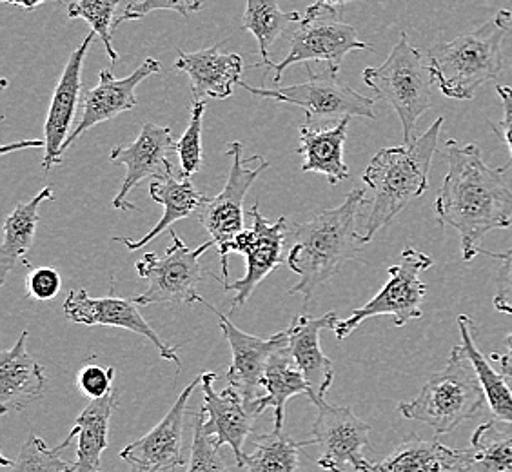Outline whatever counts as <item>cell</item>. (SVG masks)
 Segmentation results:
<instances>
[{"instance_id": "1", "label": "cell", "mask_w": 512, "mask_h": 472, "mask_svg": "<svg viewBox=\"0 0 512 472\" xmlns=\"http://www.w3.org/2000/svg\"><path fill=\"white\" fill-rule=\"evenodd\" d=\"M449 171L440 187L434 209L442 226H451L460 235L465 262L480 255L483 236L496 229L512 227V189L505 184L502 168L483 162L476 144L460 146L447 140Z\"/></svg>"}, {"instance_id": "2", "label": "cell", "mask_w": 512, "mask_h": 472, "mask_svg": "<svg viewBox=\"0 0 512 472\" xmlns=\"http://www.w3.org/2000/svg\"><path fill=\"white\" fill-rule=\"evenodd\" d=\"M365 202L364 189H353L340 206L289 227L295 244L289 249L287 266L298 275V282L287 291L289 295H302L309 302L318 287L360 255L364 242L356 233V218Z\"/></svg>"}, {"instance_id": "3", "label": "cell", "mask_w": 512, "mask_h": 472, "mask_svg": "<svg viewBox=\"0 0 512 472\" xmlns=\"http://www.w3.org/2000/svg\"><path fill=\"white\" fill-rule=\"evenodd\" d=\"M444 118H436L422 137L398 148H385L371 158L365 168V186L373 191L369 217L362 242L369 244L400 211L429 189V173L438 149Z\"/></svg>"}, {"instance_id": "4", "label": "cell", "mask_w": 512, "mask_h": 472, "mask_svg": "<svg viewBox=\"0 0 512 472\" xmlns=\"http://www.w3.org/2000/svg\"><path fill=\"white\" fill-rule=\"evenodd\" d=\"M512 11L500 10L480 28L429 50L434 86L447 99L473 100L476 91L502 73L503 40L511 30Z\"/></svg>"}, {"instance_id": "5", "label": "cell", "mask_w": 512, "mask_h": 472, "mask_svg": "<svg viewBox=\"0 0 512 472\" xmlns=\"http://www.w3.org/2000/svg\"><path fill=\"white\" fill-rule=\"evenodd\" d=\"M487 402L480 376L463 345H456L444 369L429 376L422 391L398 405L407 420L433 427L434 433L451 434L473 420Z\"/></svg>"}, {"instance_id": "6", "label": "cell", "mask_w": 512, "mask_h": 472, "mask_svg": "<svg viewBox=\"0 0 512 472\" xmlns=\"http://www.w3.org/2000/svg\"><path fill=\"white\" fill-rule=\"evenodd\" d=\"M362 79L378 99L385 100L396 111L404 131L405 144L414 140L418 118L433 104V77L425 66L422 51L411 46L402 33L389 57L376 68H365Z\"/></svg>"}, {"instance_id": "7", "label": "cell", "mask_w": 512, "mask_h": 472, "mask_svg": "<svg viewBox=\"0 0 512 472\" xmlns=\"http://www.w3.org/2000/svg\"><path fill=\"white\" fill-rule=\"evenodd\" d=\"M307 77L302 84L286 88H253L244 80L238 82L240 88L260 99L291 104L306 111L307 124L315 122H338L345 117H364L375 120V100L360 95L338 79V69H325L315 73L306 62Z\"/></svg>"}, {"instance_id": "8", "label": "cell", "mask_w": 512, "mask_h": 472, "mask_svg": "<svg viewBox=\"0 0 512 472\" xmlns=\"http://www.w3.org/2000/svg\"><path fill=\"white\" fill-rule=\"evenodd\" d=\"M356 50L375 51V48L358 39L355 28L340 17V8L315 2L307 8L306 15L293 24L289 53L276 64L273 80L278 86L289 66L311 60H322L329 68L340 69L345 55Z\"/></svg>"}, {"instance_id": "9", "label": "cell", "mask_w": 512, "mask_h": 472, "mask_svg": "<svg viewBox=\"0 0 512 472\" xmlns=\"http://www.w3.org/2000/svg\"><path fill=\"white\" fill-rule=\"evenodd\" d=\"M171 244L164 255L146 253L135 264L138 276L148 282V289L142 295L133 296L137 305L153 304H200L197 287L204 271L200 266V256L215 246L213 240L189 249L184 240L168 229Z\"/></svg>"}, {"instance_id": "10", "label": "cell", "mask_w": 512, "mask_h": 472, "mask_svg": "<svg viewBox=\"0 0 512 472\" xmlns=\"http://www.w3.org/2000/svg\"><path fill=\"white\" fill-rule=\"evenodd\" d=\"M434 260L425 253L407 247L396 266L389 267V280L382 291L369 300L364 307L355 309L349 318L338 320L333 329L336 338L342 342L355 331L356 327L373 316H391L396 327H404L411 320L424 316L427 287L420 280V273L433 266Z\"/></svg>"}, {"instance_id": "11", "label": "cell", "mask_w": 512, "mask_h": 472, "mask_svg": "<svg viewBox=\"0 0 512 472\" xmlns=\"http://www.w3.org/2000/svg\"><path fill=\"white\" fill-rule=\"evenodd\" d=\"M244 144L242 142H229L227 144V155L233 158V164L229 169L226 186L218 193L217 197L209 198L198 207V222L204 226L211 240L215 242L218 249V256L222 262V280L227 282L229 276V244L244 231V198L247 191L255 184L256 178L260 177L267 168L269 162H262L260 166L251 168L260 155L244 158Z\"/></svg>"}, {"instance_id": "12", "label": "cell", "mask_w": 512, "mask_h": 472, "mask_svg": "<svg viewBox=\"0 0 512 472\" xmlns=\"http://www.w3.org/2000/svg\"><path fill=\"white\" fill-rule=\"evenodd\" d=\"M249 215L253 218V227L244 229L240 235L229 244V253H240L246 256V275L237 282H224V291H233L235 298L231 311L242 307L253 295L258 284L276 267L282 266V251L284 242L289 236V224L286 218H278L275 222L262 217L258 206L251 207Z\"/></svg>"}, {"instance_id": "13", "label": "cell", "mask_w": 512, "mask_h": 472, "mask_svg": "<svg viewBox=\"0 0 512 472\" xmlns=\"http://www.w3.org/2000/svg\"><path fill=\"white\" fill-rule=\"evenodd\" d=\"M371 425L362 422L351 407L325 404L318 407V416L311 425L313 442L320 447L318 465L327 471H371L364 449L369 445Z\"/></svg>"}, {"instance_id": "14", "label": "cell", "mask_w": 512, "mask_h": 472, "mask_svg": "<svg viewBox=\"0 0 512 472\" xmlns=\"http://www.w3.org/2000/svg\"><path fill=\"white\" fill-rule=\"evenodd\" d=\"M177 142L171 129L148 122L142 126L140 135L129 146L113 148L109 160L126 168V178L122 182L119 195L113 198V207L117 211H138V207L129 202V193L142 180L175 175L169 157L177 151Z\"/></svg>"}, {"instance_id": "15", "label": "cell", "mask_w": 512, "mask_h": 472, "mask_svg": "<svg viewBox=\"0 0 512 472\" xmlns=\"http://www.w3.org/2000/svg\"><path fill=\"white\" fill-rule=\"evenodd\" d=\"M200 304L206 305L211 313H215L227 344L231 347V365L226 374L227 384L233 385L238 393L242 394L249 409L255 413V402L262 396L260 393L264 389L267 362L276 349L287 345V329L269 338L247 335L204 298H200Z\"/></svg>"}, {"instance_id": "16", "label": "cell", "mask_w": 512, "mask_h": 472, "mask_svg": "<svg viewBox=\"0 0 512 472\" xmlns=\"http://www.w3.org/2000/svg\"><path fill=\"white\" fill-rule=\"evenodd\" d=\"M200 382L202 374H198L197 378L180 393L169 413L162 418V422L155 425L146 436L124 447L120 458L135 471L142 472L171 471L177 467H184V418L189 398Z\"/></svg>"}, {"instance_id": "17", "label": "cell", "mask_w": 512, "mask_h": 472, "mask_svg": "<svg viewBox=\"0 0 512 472\" xmlns=\"http://www.w3.org/2000/svg\"><path fill=\"white\" fill-rule=\"evenodd\" d=\"M64 315L69 322L80 325H102V327H120L131 333L144 336L148 342L155 345L162 358L182 369V362L178 356V347L166 344L155 329L140 315L137 304L133 298H117L113 293L104 298H91L86 289L69 291L64 302Z\"/></svg>"}, {"instance_id": "18", "label": "cell", "mask_w": 512, "mask_h": 472, "mask_svg": "<svg viewBox=\"0 0 512 472\" xmlns=\"http://www.w3.org/2000/svg\"><path fill=\"white\" fill-rule=\"evenodd\" d=\"M162 69V64L157 59L144 60L142 66H138L126 79H117L109 69H100L99 84L84 93L82 99V118L77 128L64 142L62 153H66L73 142L84 135L88 129L99 126L102 122H109L119 117L126 111L137 108V86L142 80L151 75H157Z\"/></svg>"}, {"instance_id": "19", "label": "cell", "mask_w": 512, "mask_h": 472, "mask_svg": "<svg viewBox=\"0 0 512 472\" xmlns=\"http://www.w3.org/2000/svg\"><path fill=\"white\" fill-rule=\"evenodd\" d=\"M217 378V373H202V413L207 416V420H204V431L213 436L218 449L229 445L238 469H242L246 454L244 443L253 431L258 416L249 409L246 400L233 385H227L224 391H217L213 387Z\"/></svg>"}, {"instance_id": "20", "label": "cell", "mask_w": 512, "mask_h": 472, "mask_svg": "<svg viewBox=\"0 0 512 472\" xmlns=\"http://www.w3.org/2000/svg\"><path fill=\"white\" fill-rule=\"evenodd\" d=\"M97 33L91 30L88 37L82 40L77 50L71 53L66 68L62 71V77L57 82V88L51 99L50 113L44 124V160L42 168L48 173L51 168L62 162V148L68 140L69 128L77 115V108L80 104V93H82V68L84 59L88 55L89 48Z\"/></svg>"}, {"instance_id": "21", "label": "cell", "mask_w": 512, "mask_h": 472, "mask_svg": "<svg viewBox=\"0 0 512 472\" xmlns=\"http://www.w3.org/2000/svg\"><path fill=\"white\" fill-rule=\"evenodd\" d=\"M338 316L335 311H329L320 318L315 316H296L291 325L287 327V347L293 356L300 373L304 374L307 384L313 391L311 402L316 407H324L325 394L333 384L335 371L333 362L325 356L320 345V333L324 329L333 331Z\"/></svg>"}, {"instance_id": "22", "label": "cell", "mask_w": 512, "mask_h": 472, "mask_svg": "<svg viewBox=\"0 0 512 472\" xmlns=\"http://www.w3.org/2000/svg\"><path fill=\"white\" fill-rule=\"evenodd\" d=\"M220 46L222 44H215L213 48L200 51L178 50L173 69L188 75L195 100L229 99L242 80L244 60L238 53H222Z\"/></svg>"}, {"instance_id": "23", "label": "cell", "mask_w": 512, "mask_h": 472, "mask_svg": "<svg viewBox=\"0 0 512 472\" xmlns=\"http://www.w3.org/2000/svg\"><path fill=\"white\" fill-rule=\"evenodd\" d=\"M30 331L20 333L10 351L0 353V411L20 413L35 400L42 398L46 373L44 367L26 351Z\"/></svg>"}, {"instance_id": "24", "label": "cell", "mask_w": 512, "mask_h": 472, "mask_svg": "<svg viewBox=\"0 0 512 472\" xmlns=\"http://www.w3.org/2000/svg\"><path fill=\"white\" fill-rule=\"evenodd\" d=\"M471 449H451L436 440H422L411 434L402 440L371 471L380 472H467L473 471Z\"/></svg>"}, {"instance_id": "25", "label": "cell", "mask_w": 512, "mask_h": 472, "mask_svg": "<svg viewBox=\"0 0 512 472\" xmlns=\"http://www.w3.org/2000/svg\"><path fill=\"white\" fill-rule=\"evenodd\" d=\"M117 407H119V391L113 387L106 396L89 402L88 407L71 425V431L64 438V442L57 445L59 451H64L69 447L71 440L79 436L77 462L73 463V471H99L102 453L108 449L109 420Z\"/></svg>"}, {"instance_id": "26", "label": "cell", "mask_w": 512, "mask_h": 472, "mask_svg": "<svg viewBox=\"0 0 512 472\" xmlns=\"http://www.w3.org/2000/svg\"><path fill=\"white\" fill-rule=\"evenodd\" d=\"M151 198L164 206V215L158 220L157 226L149 231L148 235L140 240H131L128 236H117L115 240L128 247L129 251H137L140 247L148 246L160 233L168 231L178 220L188 218L191 213L198 211L206 197L198 191L191 177L169 175V177L155 178L149 186Z\"/></svg>"}, {"instance_id": "27", "label": "cell", "mask_w": 512, "mask_h": 472, "mask_svg": "<svg viewBox=\"0 0 512 472\" xmlns=\"http://www.w3.org/2000/svg\"><path fill=\"white\" fill-rule=\"evenodd\" d=\"M351 117L335 122L333 128L316 131L311 126H300V148L304 157V173H322L331 186L349 178V168L344 162V144Z\"/></svg>"}, {"instance_id": "28", "label": "cell", "mask_w": 512, "mask_h": 472, "mask_svg": "<svg viewBox=\"0 0 512 472\" xmlns=\"http://www.w3.org/2000/svg\"><path fill=\"white\" fill-rule=\"evenodd\" d=\"M264 389L266 394L255 402V413L260 416L271 407L275 411V429H284L287 400L298 394H307L309 400L313 398V391L304 374L300 373L287 345L271 354L264 374Z\"/></svg>"}, {"instance_id": "29", "label": "cell", "mask_w": 512, "mask_h": 472, "mask_svg": "<svg viewBox=\"0 0 512 472\" xmlns=\"http://www.w3.org/2000/svg\"><path fill=\"white\" fill-rule=\"evenodd\" d=\"M46 200H55L53 187H44L30 202H20L4 222V240L0 246V282L4 284L11 269L22 262L30 266L26 255L30 253L39 226V209Z\"/></svg>"}, {"instance_id": "30", "label": "cell", "mask_w": 512, "mask_h": 472, "mask_svg": "<svg viewBox=\"0 0 512 472\" xmlns=\"http://www.w3.org/2000/svg\"><path fill=\"white\" fill-rule=\"evenodd\" d=\"M458 327H460V336H462V345L467 351V356L471 358L476 373L480 376L483 393L487 398V404L493 411L494 418L498 422L511 423L512 425V389L507 384V376L494 369L487 356H483L482 351L476 347L474 342V320L471 316H458Z\"/></svg>"}, {"instance_id": "31", "label": "cell", "mask_w": 512, "mask_h": 472, "mask_svg": "<svg viewBox=\"0 0 512 472\" xmlns=\"http://www.w3.org/2000/svg\"><path fill=\"white\" fill-rule=\"evenodd\" d=\"M302 19L300 13L280 10L278 0H247L246 11L242 17V30L253 33L258 50L262 55V64H253V68L266 66L275 69L276 64L271 60V46L280 39L295 22Z\"/></svg>"}, {"instance_id": "32", "label": "cell", "mask_w": 512, "mask_h": 472, "mask_svg": "<svg viewBox=\"0 0 512 472\" xmlns=\"http://www.w3.org/2000/svg\"><path fill=\"white\" fill-rule=\"evenodd\" d=\"M255 451L244 454L242 469L251 472H293L300 469V449L315 445L313 438L298 442L284 429H275L271 434L256 436Z\"/></svg>"}, {"instance_id": "33", "label": "cell", "mask_w": 512, "mask_h": 472, "mask_svg": "<svg viewBox=\"0 0 512 472\" xmlns=\"http://www.w3.org/2000/svg\"><path fill=\"white\" fill-rule=\"evenodd\" d=\"M496 418L485 422L471 438L473 471L512 472V434L503 431Z\"/></svg>"}, {"instance_id": "34", "label": "cell", "mask_w": 512, "mask_h": 472, "mask_svg": "<svg viewBox=\"0 0 512 472\" xmlns=\"http://www.w3.org/2000/svg\"><path fill=\"white\" fill-rule=\"evenodd\" d=\"M120 0H77L68 6L69 19H84L91 30L102 39L109 60L119 62V53L113 48V31L117 30L115 13Z\"/></svg>"}, {"instance_id": "35", "label": "cell", "mask_w": 512, "mask_h": 472, "mask_svg": "<svg viewBox=\"0 0 512 472\" xmlns=\"http://www.w3.org/2000/svg\"><path fill=\"white\" fill-rule=\"evenodd\" d=\"M206 113V102L195 100L191 106V120L184 135L177 142V155L180 158V175L193 177L204 168L202 155V120Z\"/></svg>"}, {"instance_id": "36", "label": "cell", "mask_w": 512, "mask_h": 472, "mask_svg": "<svg viewBox=\"0 0 512 472\" xmlns=\"http://www.w3.org/2000/svg\"><path fill=\"white\" fill-rule=\"evenodd\" d=\"M11 471H73V463L64 462L60 458V451L48 449L46 443L40 440L37 434L30 433L26 443L22 445L19 456L15 462H11Z\"/></svg>"}, {"instance_id": "37", "label": "cell", "mask_w": 512, "mask_h": 472, "mask_svg": "<svg viewBox=\"0 0 512 472\" xmlns=\"http://www.w3.org/2000/svg\"><path fill=\"white\" fill-rule=\"evenodd\" d=\"M193 443H191V460L189 471H227L229 465L224 463L218 453L213 436L204 431V413H197L193 423Z\"/></svg>"}, {"instance_id": "38", "label": "cell", "mask_w": 512, "mask_h": 472, "mask_svg": "<svg viewBox=\"0 0 512 472\" xmlns=\"http://www.w3.org/2000/svg\"><path fill=\"white\" fill-rule=\"evenodd\" d=\"M204 0H133L124 8V13L117 19V28L122 22L144 19L151 11H177L182 17L202 10Z\"/></svg>"}, {"instance_id": "39", "label": "cell", "mask_w": 512, "mask_h": 472, "mask_svg": "<svg viewBox=\"0 0 512 472\" xmlns=\"http://www.w3.org/2000/svg\"><path fill=\"white\" fill-rule=\"evenodd\" d=\"M480 255H489L500 260L502 266L496 275V295H494V309L512 315V247L505 253H493L480 247Z\"/></svg>"}, {"instance_id": "40", "label": "cell", "mask_w": 512, "mask_h": 472, "mask_svg": "<svg viewBox=\"0 0 512 472\" xmlns=\"http://www.w3.org/2000/svg\"><path fill=\"white\" fill-rule=\"evenodd\" d=\"M113 380H115L113 367L88 364L80 369L77 384L86 398L95 400V398L106 396L113 389Z\"/></svg>"}, {"instance_id": "41", "label": "cell", "mask_w": 512, "mask_h": 472, "mask_svg": "<svg viewBox=\"0 0 512 472\" xmlns=\"http://www.w3.org/2000/svg\"><path fill=\"white\" fill-rule=\"evenodd\" d=\"M62 278L55 267H37L26 278V296L48 302L59 295Z\"/></svg>"}, {"instance_id": "42", "label": "cell", "mask_w": 512, "mask_h": 472, "mask_svg": "<svg viewBox=\"0 0 512 472\" xmlns=\"http://www.w3.org/2000/svg\"><path fill=\"white\" fill-rule=\"evenodd\" d=\"M496 93H498V97L502 100L503 118L502 122L491 124V129H493L496 137L507 144L509 153H511L509 162L502 166L503 171L507 173L512 168V88L511 86H496Z\"/></svg>"}, {"instance_id": "43", "label": "cell", "mask_w": 512, "mask_h": 472, "mask_svg": "<svg viewBox=\"0 0 512 472\" xmlns=\"http://www.w3.org/2000/svg\"><path fill=\"white\" fill-rule=\"evenodd\" d=\"M491 360L498 362L500 371H502L509 380H512V358L509 354L493 353L491 354Z\"/></svg>"}, {"instance_id": "44", "label": "cell", "mask_w": 512, "mask_h": 472, "mask_svg": "<svg viewBox=\"0 0 512 472\" xmlns=\"http://www.w3.org/2000/svg\"><path fill=\"white\" fill-rule=\"evenodd\" d=\"M44 146H46L44 140H22V142H15L11 146H6V148L2 149V155L10 153V151H19L22 148H44Z\"/></svg>"}, {"instance_id": "45", "label": "cell", "mask_w": 512, "mask_h": 472, "mask_svg": "<svg viewBox=\"0 0 512 472\" xmlns=\"http://www.w3.org/2000/svg\"><path fill=\"white\" fill-rule=\"evenodd\" d=\"M4 4H13V6H19L24 11H33L39 8L42 2L46 0H2Z\"/></svg>"}, {"instance_id": "46", "label": "cell", "mask_w": 512, "mask_h": 472, "mask_svg": "<svg viewBox=\"0 0 512 472\" xmlns=\"http://www.w3.org/2000/svg\"><path fill=\"white\" fill-rule=\"evenodd\" d=\"M316 2H322V4H327V6H335V8H342L345 4L358 2V0H316Z\"/></svg>"}, {"instance_id": "47", "label": "cell", "mask_w": 512, "mask_h": 472, "mask_svg": "<svg viewBox=\"0 0 512 472\" xmlns=\"http://www.w3.org/2000/svg\"><path fill=\"white\" fill-rule=\"evenodd\" d=\"M505 347H507V354L512 358V333L505 336Z\"/></svg>"}]
</instances>
